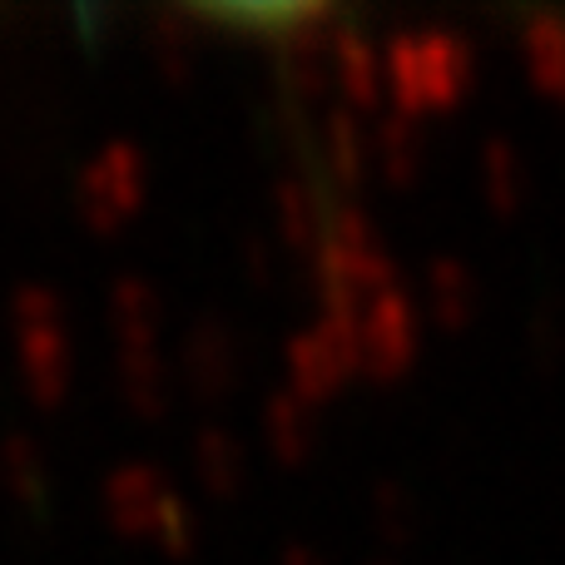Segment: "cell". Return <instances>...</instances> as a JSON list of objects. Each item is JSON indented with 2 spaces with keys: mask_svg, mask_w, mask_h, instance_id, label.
Returning a JSON list of instances; mask_svg holds the SVG:
<instances>
[{
  "mask_svg": "<svg viewBox=\"0 0 565 565\" xmlns=\"http://www.w3.org/2000/svg\"><path fill=\"white\" fill-rule=\"evenodd\" d=\"M372 164L382 169L387 184H412L427 164V129L407 109H382L372 119Z\"/></svg>",
  "mask_w": 565,
  "mask_h": 565,
  "instance_id": "cell-13",
  "label": "cell"
},
{
  "mask_svg": "<svg viewBox=\"0 0 565 565\" xmlns=\"http://www.w3.org/2000/svg\"><path fill=\"white\" fill-rule=\"evenodd\" d=\"M274 228L278 244L292 248V254H312L328 228V209L318 199V184L312 179H278L274 184Z\"/></svg>",
  "mask_w": 565,
  "mask_h": 565,
  "instance_id": "cell-16",
  "label": "cell"
},
{
  "mask_svg": "<svg viewBox=\"0 0 565 565\" xmlns=\"http://www.w3.org/2000/svg\"><path fill=\"white\" fill-rule=\"evenodd\" d=\"M308 268L318 282V302H348V308H362L367 298L402 282L392 248L382 244L372 214L358 204H338L328 214V228L308 254Z\"/></svg>",
  "mask_w": 565,
  "mask_h": 565,
  "instance_id": "cell-2",
  "label": "cell"
},
{
  "mask_svg": "<svg viewBox=\"0 0 565 565\" xmlns=\"http://www.w3.org/2000/svg\"><path fill=\"white\" fill-rule=\"evenodd\" d=\"M332 25H338L332 6H292L288 20L274 30L282 95L312 99L322 95V85H332Z\"/></svg>",
  "mask_w": 565,
  "mask_h": 565,
  "instance_id": "cell-5",
  "label": "cell"
},
{
  "mask_svg": "<svg viewBox=\"0 0 565 565\" xmlns=\"http://www.w3.org/2000/svg\"><path fill=\"white\" fill-rule=\"evenodd\" d=\"M145 45L154 70L169 85H184L199 70V35H194V15L189 10H154L145 25Z\"/></svg>",
  "mask_w": 565,
  "mask_h": 565,
  "instance_id": "cell-20",
  "label": "cell"
},
{
  "mask_svg": "<svg viewBox=\"0 0 565 565\" xmlns=\"http://www.w3.org/2000/svg\"><path fill=\"white\" fill-rule=\"evenodd\" d=\"M322 145V169L338 179L342 189H358L372 169V119H362V109L332 105L328 119L318 129Z\"/></svg>",
  "mask_w": 565,
  "mask_h": 565,
  "instance_id": "cell-11",
  "label": "cell"
},
{
  "mask_svg": "<svg viewBox=\"0 0 565 565\" xmlns=\"http://www.w3.org/2000/svg\"><path fill=\"white\" fill-rule=\"evenodd\" d=\"M169 481L159 467H149V461H125V467H115L105 481H99V507H105V516L115 521L119 531H129V536H149V521H154V511L164 507L169 497Z\"/></svg>",
  "mask_w": 565,
  "mask_h": 565,
  "instance_id": "cell-10",
  "label": "cell"
},
{
  "mask_svg": "<svg viewBox=\"0 0 565 565\" xmlns=\"http://www.w3.org/2000/svg\"><path fill=\"white\" fill-rule=\"evenodd\" d=\"M238 258H244L248 274H254L258 282L274 278V244H268L264 234H244V244H238Z\"/></svg>",
  "mask_w": 565,
  "mask_h": 565,
  "instance_id": "cell-26",
  "label": "cell"
},
{
  "mask_svg": "<svg viewBox=\"0 0 565 565\" xmlns=\"http://www.w3.org/2000/svg\"><path fill=\"white\" fill-rule=\"evenodd\" d=\"M189 461H194V477L204 481V491L214 497H234L248 477V451L228 427H199L189 441Z\"/></svg>",
  "mask_w": 565,
  "mask_h": 565,
  "instance_id": "cell-22",
  "label": "cell"
},
{
  "mask_svg": "<svg viewBox=\"0 0 565 565\" xmlns=\"http://www.w3.org/2000/svg\"><path fill=\"white\" fill-rule=\"evenodd\" d=\"M115 382L139 417L169 412V362L159 358V348H115Z\"/></svg>",
  "mask_w": 565,
  "mask_h": 565,
  "instance_id": "cell-21",
  "label": "cell"
},
{
  "mask_svg": "<svg viewBox=\"0 0 565 565\" xmlns=\"http://www.w3.org/2000/svg\"><path fill=\"white\" fill-rule=\"evenodd\" d=\"M149 194V159L129 139H109L75 179V209L89 228H119Z\"/></svg>",
  "mask_w": 565,
  "mask_h": 565,
  "instance_id": "cell-4",
  "label": "cell"
},
{
  "mask_svg": "<svg viewBox=\"0 0 565 565\" xmlns=\"http://www.w3.org/2000/svg\"><path fill=\"white\" fill-rule=\"evenodd\" d=\"M10 332H15V358L25 392L40 407H60L75 382V332L70 312L55 288L45 282H20L10 292Z\"/></svg>",
  "mask_w": 565,
  "mask_h": 565,
  "instance_id": "cell-3",
  "label": "cell"
},
{
  "mask_svg": "<svg viewBox=\"0 0 565 565\" xmlns=\"http://www.w3.org/2000/svg\"><path fill=\"white\" fill-rule=\"evenodd\" d=\"M372 526L382 531V536L392 541V546H402V541H412L417 536V526H422V507H417V497H412L402 481H377L372 487Z\"/></svg>",
  "mask_w": 565,
  "mask_h": 565,
  "instance_id": "cell-23",
  "label": "cell"
},
{
  "mask_svg": "<svg viewBox=\"0 0 565 565\" xmlns=\"http://www.w3.org/2000/svg\"><path fill=\"white\" fill-rule=\"evenodd\" d=\"M521 60L541 95L565 99V15L561 10H531L521 25Z\"/></svg>",
  "mask_w": 565,
  "mask_h": 565,
  "instance_id": "cell-18",
  "label": "cell"
},
{
  "mask_svg": "<svg viewBox=\"0 0 565 565\" xmlns=\"http://www.w3.org/2000/svg\"><path fill=\"white\" fill-rule=\"evenodd\" d=\"M332 85L342 89V105L352 109H377L387 95L382 79V45L367 35V25L358 20H338L332 25Z\"/></svg>",
  "mask_w": 565,
  "mask_h": 565,
  "instance_id": "cell-8",
  "label": "cell"
},
{
  "mask_svg": "<svg viewBox=\"0 0 565 565\" xmlns=\"http://www.w3.org/2000/svg\"><path fill=\"white\" fill-rule=\"evenodd\" d=\"M278 565H322V556H318L312 546H282Z\"/></svg>",
  "mask_w": 565,
  "mask_h": 565,
  "instance_id": "cell-27",
  "label": "cell"
},
{
  "mask_svg": "<svg viewBox=\"0 0 565 565\" xmlns=\"http://www.w3.org/2000/svg\"><path fill=\"white\" fill-rule=\"evenodd\" d=\"M0 487L30 516H50V471L40 447L25 431H6L0 437Z\"/></svg>",
  "mask_w": 565,
  "mask_h": 565,
  "instance_id": "cell-17",
  "label": "cell"
},
{
  "mask_svg": "<svg viewBox=\"0 0 565 565\" xmlns=\"http://www.w3.org/2000/svg\"><path fill=\"white\" fill-rule=\"evenodd\" d=\"M477 184L487 194V204L497 214H516L526 204V189H531V174H526V154L516 149V139L507 135H487L477 149Z\"/></svg>",
  "mask_w": 565,
  "mask_h": 565,
  "instance_id": "cell-15",
  "label": "cell"
},
{
  "mask_svg": "<svg viewBox=\"0 0 565 565\" xmlns=\"http://www.w3.org/2000/svg\"><path fill=\"white\" fill-rule=\"evenodd\" d=\"M179 372L204 402L228 397L244 377V348H238L234 322L218 312H199L179 338Z\"/></svg>",
  "mask_w": 565,
  "mask_h": 565,
  "instance_id": "cell-7",
  "label": "cell"
},
{
  "mask_svg": "<svg viewBox=\"0 0 565 565\" xmlns=\"http://www.w3.org/2000/svg\"><path fill=\"white\" fill-rule=\"evenodd\" d=\"M258 422H264V441L278 461H302L312 451V441H318V407H308V402L288 387L268 392Z\"/></svg>",
  "mask_w": 565,
  "mask_h": 565,
  "instance_id": "cell-19",
  "label": "cell"
},
{
  "mask_svg": "<svg viewBox=\"0 0 565 565\" xmlns=\"http://www.w3.org/2000/svg\"><path fill=\"white\" fill-rule=\"evenodd\" d=\"M109 332L115 348H159V322H164V302H159L154 282L139 274H119L109 282Z\"/></svg>",
  "mask_w": 565,
  "mask_h": 565,
  "instance_id": "cell-12",
  "label": "cell"
},
{
  "mask_svg": "<svg viewBox=\"0 0 565 565\" xmlns=\"http://www.w3.org/2000/svg\"><path fill=\"white\" fill-rule=\"evenodd\" d=\"M477 40L447 25H402L382 40V79H387L392 109L427 115V109H451L471 85H477Z\"/></svg>",
  "mask_w": 565,
  "mask_h": 565,
  "instance_id": "cell-1",
  "label": "cell"
},
{
  "mask_svg": "<svg viewBox=\"0 0 565 565\" xmlns=\"http://www.w3.org/2000/svg\"><path fill=\"white\" fill-rule=\"evenodd\" d=\"M149 536L164 546V556H189V551L199 546V516H194V507H189L179 491H169L164 507H159L154 521H149Z\"/></svg>",
  "mask_w": 565,
  "mask_h": 565,
  "instance_id": "cell-24",
  "label": "cell"
},
{
  "mask_svg": "<svg viewBox=\"0 0 565 565\" xmlns=\"http://www.w3.org/2000/svg\"><path fill=\"white\" fill-rule=\"evenodd\" d=\"M282 372H288V382H282V387L298 392L308 407H318V402L338 397V387L358 367H352V362L342 358V352L308 322V328H298L288 342H282Z\"/></svg>",
  "mask_w": 565,
  "mask_h": 565,
  "instance_id": "cell-9",
  "label": "cell"
},
{
  "mask_svg": "<svg viewBox=\"0 0 565 565\" xmlns=\"http://www.w3.org/2000/svg\"><path fill=\"white\" fill-rule=\"evenodd\" d=\"M477 274H471L461 258H431L427 274H422V318H431L437 328H467L471 312H477Z\"/></svg>",
  "mask_w": 565,
  "mask_h": 565,
  "instance_id": "cell-14",
  "label": "cell"
},
{
  "mask_svg": "<svg viewBox=\"0 0 565 565\" xmlns=\"http://www.w3.org/2000/svg\"><path fill=\"white\" fill-rule=\"evenodd\" d=\"M526 348L536 352L541 362H556L565 352V312L556 302H541L536 308V318H531V328H526Z\"/></svg>",
  "mask_w": 565,
  "mask_h": 565,
  "instance_id": "cell-25",
  "label": "cell"
},
{
  "mask_svg": "<svg viewBox=\"0 0 565 565\" xmlns=\"http://www.w3.org/2000/svg\"><path fill=\"white\" fill-rule=\"evenodd\" d=\"M417 352H422V302L402 282L362 302V372L402 377Z\"/></svg>",
  "mask_w": 565,
  "mask_h": 565,
  "instance_id": "cell-6",
  "label": "cell"
}]
</instances>
